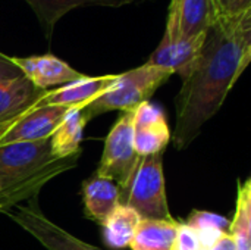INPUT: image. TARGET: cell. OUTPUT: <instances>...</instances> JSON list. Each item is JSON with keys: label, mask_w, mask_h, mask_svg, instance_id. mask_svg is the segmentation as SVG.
Segmentation results:
<instances>
[{"label": "cell", "mask_w": 251, "mask_h": 250, "mask_svg": "<svg viewBox=\"0 0 251 250\" xmlns=\"http://www.w3.org/2000/svg\"><path fill=\"white\" fill-rule=\"evenodd\" d=\"M41 93L25 77L0 83V124L24 112Z\"/></svg>", "instance_id": "cell-18"}, {"label": "cell", "mask_w": 251, "mask_h": 250, "mask_svg": "<svg viewBox=\"0 0 251 250\" xmlns=\"http://www.w3.org/2000/svg\"><path fill=\"white\" fill-rule=\"evenodd\" d=\"M206 37L207 32L196 37H184L175 29L165 27L163 38L147 63L169 69L172 74H178L184 80L200 57Z\"/></svg>", "instance_id": "cell-8"}, {"label": "cell", "mask_w": 251, "mask_h": 250, "mask_svg": "<svg viewBox=\"0 0 251 250\" xmlns=\"http://www.w3.org/2000/svg\"><path fill=\"white\" fill-rule=\"evenodd\" d=\"M216 18H235L251 10V0H212Z\"/></svg>", "instance_id": "cell-22"}, {"label": "cell", "mask_w": 251, "mask_h": 250, "mask_svg": "<svg viewBox=\"0 0 251 250\" xmlns=\"http://www.w3.org/2000/svg\"><path fill=\"white\" fill-rule=\"evenodd\" d=\"M119 205L132 208L143 220H172L162 153L138 158L129 178L119 187Z\"/></svg>", "instance_id": "cell-3"}, {"label": "cell", "mask_w": 251, "mask_h": 250, "mask_svg": "<svg viewBox=\"0 0 251 250\" xmlns=\"http://www.w3.org/2000/svg\"><path fill=\"white\" fill-rule=\"evenodd\" d=\"M204 250H235V246H234V242H232L231 236L224 234L213 246H210V248Z\"/></svg>", "instance_id": "cell-24"}, {"label": "cell", "mask_w": 251, "mask_h": 250, "mask_svg": "<svg viewBox=\"0 0 251 250\" xmlns=\"http://www.w3.org/2000/svg\"><path fill=\"white\" fill-rule=\"evenodd\" d=\"M215 21L212 0H171L166 27L184 37L207 32Z\"/></svg>", "instance_id": "cell-12"}, {"label": "cell", "mask_w": 251, "mask_h": 250, "mask_svg": "<svg viewBox=\"0 0 251 250\" xmlns=\"http://www.w3.org/2000/svg\"><path fill=\"white\" fill-rule=\"evenodd\" d=\"M125 1V4H128V3H132V1H138V0H124Z\"/></svg>", "instance_id": "cell-25"}, {"label": "cell", "mask_w": 251, "mask_h": 250, "mask_svg": "<svg viewBox=\"0 0 251 250\" xmlns=\"http://www.w3.org/2000/svg\"><path fill=\"white\" fill-rule=\"evenodd\" d=\"M118 74L87 77L68 83L65 85L43 91L31 106H63V108H79L84 109L99 96H101L116 80Z\"/></svg>", "instance_id": "cell-10"}, {"label": "cell", "mask_w": 251, "mask_h": 250, "mask_svg": "<svg viewBox=\"0 0 251 250\" xmlns=\"http://www.w3.org/2000/svg\"><path fill=\"white\" fill-rule=\"evenodd\" d=\"M179 221L176 220H141L132 240L131 250H171Z\"/></svg>", "instance_id": "cell-17"}, {"label": "cell", "mask_w": 251, "mask_h": 250, "mask_svg": "<svg viewBox=\"0 0 251 250\" xmlns=\"http://www.w3.org/2000/svg\"><path fill=\"white\" fill-rule=\"evenodd\" d=\"M141 220L143 218L132 208L125 205H118L116 209L101 224L104 245L109 249H126Z\"/></svg>", "instance_id": "cell-16"}, {"label": "cell", "mask_w": 251, "mask_h": 250, "mask_svg": "<svg viewBox=\"0 0 251 250\" xmlns=\"http://www.w3.org/2000/svg\"><path fill=\"white\" fill-rule=\"evenodd\" d=\"M6 215L46 250H104L85 243L47 218L40 209L37 197L29 199L26 205H15L13 211H7Z\"/></svg>", "instance_id": "cell-5"}, {"label": "cell", "mask_w": 251, "mask_h": 250, "mask_svg": "<svg viewBox=\"0 0 251 250\" xmlns=\"http://www.w3.org/2000/svg\"><path fill=\"white\" fill-rule=\"evenodd\" d=\"M35 13L43 32L47 38L51 37L53 29L59 19H62L68 12L85 6V4H99V6H112L118 7L125 4L124 0H24Z\"/></svg>", "instance_id": "cell-15"}, {"label": "cell", "mask_w": 251, "mask_h": 250, "mask_svg": "<svg viewBox=\"0 0 251 250\" xmlns=\"http://www.w3.org/2000/svg\"><path fill=\"white\" fill-rule=\"evenodd\" d=\"M171 250H204V248L199 233L184 221H179Z\"/></svg>", "instance_id": "cell-21"}, {"label": "cell", "mask_w": 251, "mask_h": 250, "mask_svg": "<svg viewBox=\"0 0 251 250\" xmlns=\"http://www.w3.org/2000/svg\"><path fill=\"white\" fill-rule=\"evenodd\" d=\"M53 159L50 141H24L0 146V193L38 174Z\"/></svg>", "instance_id": "cell-6"}, {"label": "cell", "mask_w": 251, "mask_h": 250, "mask_svg": "<svg viewBox=\"0 0 251 250\" xmlns=\"http://www.w3.org/2000/svg\"><path fill=\"white\" fill-rule=\"evenodd\" d=\"M229 236L235 250H251V178L237 181V202Z\"/></svg>", "instance_id": "cell-19"}, {"label": "cell", "mask_w": 251, "mask_h": 250, "mask_svg": "<svg viewBox=\"0 0 251 250\" xmlns=\"http://www.w3.org/2000/svg\"><path fill=\"white\" fill-rule=\"evenodd\" d=\"M24 77L21 69L13 63L10 56H6L0 52V83L12 81L16 78Z\"/></svg>", "instance_id": "cell-23"}, {"label": "cell", "mask_w": 251, "mask_h": 250, "mask_svg": "<svg viewBox=\"0 0 251 250\" xmlns=\"http://www.w3.org/2000/svg\"><path fill=\"white\" fill-rule=\"evenodd\" d=\"M169 128L163 109L154 103L144 102L134 109L132 116V144L138 156L163 153L171 143Z\"/></svg>", "instance_id": "cell-9"}, {"label": "cell", "mask_w": 251, "mask_h": 250, "mask_svg": "<svg viewBox=\"0 0 251 250\" xmlns=\"http://www.w3.org/2000/svg\"><path fill=\"white\" fill-rule=\"evenodd\" d=\"M132 116L134 111L121 112L106 136L103 155L96 171L97 175L115 181L118 187L126 183L140 158L132 144Z\"/></svg>", "instance_id": "cell-4"}, {"label": "cell", "mask_w": 251, "mask_h": 250, "mask_svg": "<svg viewBox=\"0 0 251 250\" xmlns=\"http://www.w3.org/2000/svg\"><path fill=\"white\" fill-rule=\"evenodd\" d=\"M10 57L21 69L22 75L41 91H47L51 87L65 85L84 77V74L74 69L69 63L50 53L26 57Z\"/></svg>", "instance_id": "cell-11"}, {"label": "cell", "mask_w": 251, "mask_h": 250, "mask_svg": "<svg viewBox=\"0 0 251 250\" xmlns=\"http://www.w3.org/2000/svg\"><path fill=\"white\" fill-rule=\"evenodd\" d=\"M251 60V10L235 18H216L207 29L200 57L182 80L175 97L172 141L187 149L221 111Z\"/></svg>", "instance_id": "cell-1"}, {"label": "cell", "mask_w": 251, "mask_h": 250, "mask_svg": "<svg viewBox=\"0 0 251 250\" xmlns=\"http://www.w3.org/2000/svg\"><path fill=\"white\" fill-rule=\"evenodd\" d=\"M174 74L169 69L144 63L138 68L118 74L112 85L96 100L82 109L85 122L99 115L119 111H134L138 105L149 102L150 97L162 87Z\"/></svg>", "instance_id": "cell-2"}, {"label": "cell", "mask_w": 251, "mask_h": 250, "mask_svg": "<svg viewBox=\"0 0 251 250\" xmlns=\"http://www.w3.org/2000/svg\"><path fill=\"white\" fill-rule=\"evenodd\" d=\"M68 109L71 108L28 106L15 118L0 124V146L50 139Z\"/></svg>", "instance_id": "cell-7"}, {"label": "cell", "mask_w": 251, "mask_h": 250, "mask_svg": "<svg viewBox=\"0 0 251 250\" xmlns=\"http://www.w3.org/2000/svg\"><path fill=\"white\" fill-rule=\"evenodd\" d=\"M81 194H82L85 217H88L91 221L100 225L119 205L118 184L97 174L82 183Z\"/></svg>", "instance_id": "cell-13"}, {"label": "cell", "mask_w": 251, "mask_h": 250, "mask_svg": "<svg viewBox=\"0 0 251 250\" xmlns=\"http://www.w3.org/2000/svg\"><path fill=\"white\" fill-rule=\"evenodd\" d=\"M85 125L87 122L82 116V109L71 108L66 111L65 116L49 139L53 159L59 161L79 156Z\"/></svg>", "instance_id": "cell-14"}, {"label": "cell", "mask_w": 251, "mask_h": 250, "mask_svg": "<svg viewBox=\"0 0 251 250\" xmlns=\"http://www.w3.org/2000/svg\"><path fill=\"white\" fill-rule=\"evenodd\" d=\"M184 222L193 227L199 233L204 249L213 246L224 234H229V227H231L229 218L219 215L216 212L199 211V209H194L188 215L187 221Z\"/></svg>", "instance_id": "cell-20"}]
</instances>
